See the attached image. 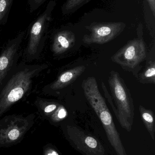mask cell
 <instances>
[{"label":"cell","instance_id":"obj_20","mask_svg":"<svg viewBox=\"0 0 155 155\" xmlns=\"http://www.w3.org/2000/svg\"><path fill=\"white\" fill-rule=\"evenodd\" d=\"M45 1V0H34V3L36 4H39L42 3L43 2Z\"/></svg>","mask_w":155,"mask_h":155},{"label":"cell","instance_id":"obj_12","mask_svg":"<svg viewBox=\"0 0 155 155\" xmlns=\"http://www.w3.org/2000/svg\"><path fill=\"white\" fill-rule=\"evenodd\" d=\"M34 104L42 117L47 119L56 110L60 104L52 100L37 97L35 101Z\"/></svg>","mask_w":155,"mask_h":155},{"label":"cell","instance_id":"obj_17","mask_svg":"<svg viewBox=\"0 0 155 155\" xmlns=\"http://www.w3.org/2000/svg\"><path fill=\"white\" fill-rule=\"evenodd\" d=\"M11 0H0V22L8 10Z\"/></svg>","mask_w":155,"mask_h":155},{"label":"cell","instance_id":"obj_5","mask_svg":"<svg viewBox=\"0 0 155 155\" xmlns=\"http://www.w3.org/2000/svg\"><path fill=\"white\" fill-rule=\"evenodd\" d=\"M24 33L9 41L0 54V88L18 64Z\"/></svg>","mask_w":155,"mask_h":155},{"label":"cell","instance_id":"obj_19","mask_svg":"<svg viewBox=\"0 0 155 155\" xmlns=\"http://www.w3.org/2000/svg\"><path fill=\"white\" fill-rule=\"evenodd\" d=\"M154 17L155 16V0H147Z\"/></svg>","mask_w":155,"mask_h":155},{"label":"cell","instance_id":"obj_7","mask_svg":"<svg viewBox=\"0 0 155 155\" xmlns=\"http://www.w3.org/2000/svg\"><path fill=\"white\" fill-rule=\"evenodd\" d=\"M50 12H45L31 28L29 41L24 52L25 60L26 61L37 60L42 52L45 42V22L50 18Z\"/></svg>","mask_w":155,"mask_h":155},{"label":"cell","instance_id":"obj_4","mask_svg":"<svg viewBox=\"0 0 155 155\" xmlns=\"http://www.w3.org/2000/svg\"><path fill=\"white\" fill-rule=\"evenodd\" d=\"M141 29L137 38L129 41L111 57L113 62L129 71L134 70L146 58V46Z\"/></svg>","mask_w":155,"mask_h":155},{"label":"cell","instance_id":"obj_14","mask_svg":"<svg viewBox=\"0 0 155 155\" xmlns=\"http://www.w3.org/2000/svg\"><path fill=\"white\" fill-rule=\"evenodd\" d=\"M139 112L146 127L147 128L153 140L154 139V114L153 111L147 109L142 105L139 106Z\"/></svg>","mask_w":155,"mask_h":155},{"label":"cell","instance_id":"obj_3","mask_svg":"<svg viewBox=\"0 0 155 155\" xmlns=\"http://www.w3.org/2000/svg\"><path fill=\"white\" fill-rule=\"evenodd\" d=\"M35 116L12 114L0 118V147H8L21 143L32 127Z\"/></svg>","mask_w":155,"mask_h":155},{"label":"cell","instance_id":"obj_16","mask_svg":"<svg viewBox=\"0 0 155 155\" xmlns=\"http://www.w3.org/2000/svg\"><path fill=\"white\" fill-rule=\"evenodd\" d=\"M86 1V0H67L63 6L64 13L66 14L72 12Z\"/></svg>","mask_w":155,"mask_h":155},{"label":"cell","instance_id":"obj_10","mask_svg":"<svg viewBox=\"0 0 155 155\" xmlns=\"http://www.w3.org/2000/svg\"><path fill=\"white\" fill-rule=\"evenodd\" d=\"M86 70L83 65L77 66L62 73L52 83L45 86L42 91L45 94L53 95L74 82Z\"/></svg>","mask_w":155,"mask_h":155},{"label":"cell","instance_id":"obj_15","mask_svg":"<svg viewBox=\"0 0 155 155\" xmlns=\"http://www.w3.org/2000/svg\"><path fill=\"white\" fill-rule=\"evenodd\" d=\"M67 114V111L64 107L60 104L56 110L47 118V120L51 124H55L64 119Z\"/></svg>","mask_w":155,"mask_h":155},{"label":"cell","instance_id":"obj_9","mask_svg":"<svg viewBox=\"0 0 155 155\" xmlns=\"http://www.w3.org/2000/svg\"><path fill=\"white\" fill-rule=\"evenodd\" d=\"M82 88L85 96L97 116L108 109L105 100L101 94L94 77H89L83 81Z\"/></svg>","mask_w":155,"mask_h":155},{"label":"cell","instance_id":"obj_6","mask_svg":"<svg viewBox=\"0 0 155 155\" xmlns=\"http://www.w3.org/2000/svg\"><path fill=\"white\" fill-rule=\"evenodd\" d=\"M126 26L122 22L92 24L87 29L89 33L83 36V41L87 45L106 43L123 32Z\"/></svg>","mask_w":155,"mask_h":155},{"label":"cell","instance_id":"obj_11","mask_svg":"<svg viewBox=\"0 0 155 155\" xmlns=\"http://www.w3.org/2000/svg\"><path fill=\"white\" fill-rule=\"evenodd\" d=\"M75 41V35L72 32L61 31L54 37L51 49L54 54L60 55L71 49L74 45Z\"/></svg>","mask_w":155,"mask_h":155},{"label":"cell","instance_id":"obj_8","mask_svg":"<svg viewBox=\"0 0 155 155\" xmlns=\"http://www.w3.org/2000/svg\"><path fill=\"white\" fill-rule=\"evenodd\" d=\"M68 138L81 151L87 155H103L104 149L100 143L93 137L86 134L76 127L67 126Z\"/></svg>","mask_w":155,"mask_h":155},{"label":"cell","instance_id":"obj_1","mask_svg":"<svg viewBox=\"0 0 155 155\" xmlns=\"http://www.w3.org/2000/svg\"><path fill=\"white\" fill-rule=\"evenodd\" d=\"M47 67L46 64H18L0 88V118L30 92L35 78Z\"/></svg>","mask_w":155,"mask_h":155},{"label":"cell","instance_id":"obj_2","mask_svg":"<svg viewBox=\"0 0 155 155\" xmlns=\"http://www.w3.org/2000/svg\"><path fill=\"white\" fill-rule=\"evenodd\" d=\"M108 81L112 97L102 82L106 97L122 127L130 132L134 117V106L130 90L119 74L115 71L110 72Z\"/></svg>","mask_w":155,"mask_h":155},{"label":"cell","instance_id":"obj_18","mask_svg":"<svg viewBox=\"0 0 155 155\" xmlns=\"http://www.w3.org/2000/svg\"><path fill=\"white\" fill-rule=\"evenodd\" d=\"M43 155H59L58 153L50 145H46L44 147Z\"/></svg>","mask_w":155,"mask_h":155},{"label":"cell","instance_id":"obj_13","mask_svg":"<svg viewBox=\"0 0 155 155\" xmlns=\"http://www.w3.org/2000/svg\"><path fill=\"white\" fill-rule=\"evenodd\" d=\"M137 79L140 83L145 84H155V62L150 60L147 63L143 71L138 74Z\"/></svg>","mask_w":155,"mask_h":155}]
</instances>
